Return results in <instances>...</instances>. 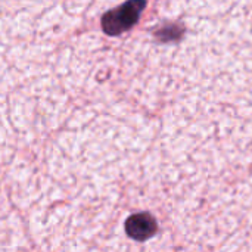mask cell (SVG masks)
<instances>
[{"label": "cell", "mask_w": 252, "mask_h": 252, "mask_svg": "<svg viewBox=\"0 0 252 252\" xmlns=\"http://www.w3.org/2000/svg\"><path fill=\"white\" fill-rule=\"evenodd\" d=\"M145 7L146 0H128L123 6L106 12L100 21L103 31L108 35H118L127 31L139 21V16Z\"/></svg>", "instance_id": "1"}, {"label": "cell", "mask_w": 252, "mask_h": 252, "mask_svg": "<svg viewBox=\"0 0 252 252\" xmlns=\"http://www.w3.org/2000/svg\"><path fill=\"white\" fill-rule=\"evenodd\" d=\"M157 223L148 213H139L126 221V232L134 241H146L157 233Z\"/></svg>", "instance_id": "2"}]
</instances>
